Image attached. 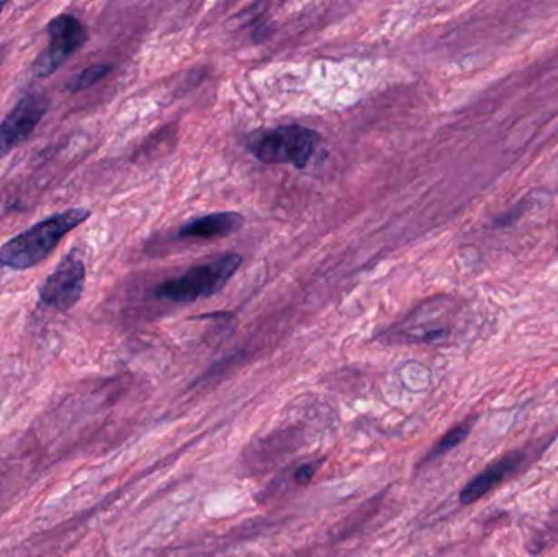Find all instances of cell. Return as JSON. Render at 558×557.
<instances>
[{"label": "cell", "mask_w": 558, "mask_h": 557, "mask_svg": "<svg viewBox=\"0 0 558 557\" xmlns=\"http://www.w3.org/2000/svg\"><path fill=\"white\" fill-rule=\"evenodd\" d=\"M87 208H71L63 213L51 214L30 230L20 232L0 247V267L10 270H28L48 259L57 244L82 222L90 218Z\"/></svg>", "instance_id": "1"}, {"label": "cell", "mask_w": 558, "mask_h": 557, "mask_svg": "<svg viewBox=\"0 0 558 557\" xmlns=\"http://www.w3.org/2000/svg\"><path fill=\"white\" fill-rule=\"evenodd\" d=\"M242 263V255L227 254L216 262L198 265L179 278L163 281L155 288L159 299L171 303H194L200 298H210L219 293Z\"/></svg>", "instance_id": "2"}, {"label": "cell", "mask_w": 558, "mask_h": 557, "mask_svg": "<svg viewBox=\"0 0 558 557\" xmlns=\"http://www.w3.org/2000/svg\"><path fill=\"white\" fill-rule=\"evenodd\" d=\"M318 136L312 130L288 124L261 134L251 142V152L263 164H292L306 167L316 151Z\"/></svg>", "instance_id": "3"}, {"label": "cell", "mask_w": 558, "mask_h": 557, "mask_svg": "<svg viewBox=\"0 0 558 557\" xmlns=\"http://www.w3.org/2000/svg\"><path fill=\"white\" fill-rule=\"evenodd\" d=\"M48 46L41 51L33 63L32 73L38 79H44L57 73L75 51L89 42V32L81 20L69 14L53 18L46 26Z\"/></svg>", "instance_id": "4"}, {"label": "cell", "mask_w": 558, "mask_h": 557, "mask_svg": "<svg viewBox=\"0 0 558 557\" xmlns=\"http://www.w3.org/2000/svg\"><path fill=\"white\" fill-rule=\"evenodd\" d=\"M83 287L85 265L75 252H69L40 288V303L57 312L71 311L81 301Z\"/></svg>", "instance_id": "5"}, {"label": "cell", "mask_w": 558, "mask_h": 557, "mask_svg": "<svg viewBox=\"0 0 558 557\" xmlns=\"http://www.w3.org/2000/svg\"><path fill=\"white\" fill-rule=\"evenodd\" d=\"M48 110V97L38 92L26 93L18 100L0 123V161L30 138Z\"/></svg>", "instance_id": "6"}, {"label": "cell", "mask_w": 558, "mask_h": 557, "mask_svg": "<svg viewBox=\"0 0 558 557\" xmlns=\"http://www.w3.org/2000/svg\"><path fill=\"white\" fill-rule=\"evenodd\" d=\"M523 463V453L514 451L508 453L500 459L494 461L492 464L475 475L461 492V502L464 505H469L477 502L478 499L485 497L488 492L494 491V487H498L503 481L508 479V475L513 474Z\"/></svg>", "instance_id": "7"}, {"label": "cell", "mask_w": 558, "mask_h": 557, "mask_svg": "<svg viewBox=\"0 0 558 557\" xmlns=\"http://www.w3.org/2000/svg\"><path fill=\"white\" fill-rule=\"evenodd\" d=\"M243 226V216L237 211H220L200 218L196 221L190 222L180 230L181 239H210L227 238L234 234Z\"/></svg>", "instance_id": "8"}, {"label": "cell", "mask_w": 558, "mask_h": 557, "mask_svg": "<svg viewBox=\"0 0 558 557\" xmlns=\"http://www.w3.org/2000/svg\"><path fill=\"white\" fill-rule=\"evenodd\" d=\"M112 71H113L112 64H95V66L87 67V69L82 71L81 74L75 75L73 81L67 83V89L73 93L87 91L90 87H93L95 83H100Z\"/></svg>", "instance_id": "9"}, {"label": "cell", "mask_w": 558, "mask_h": 557, "mask_svg": "<svg viewBox=\"0 0 558 557\" xmlns=\"http://www.w3.org/2000/svg\"><path fill=\"white\" fill-rule=\"evenodd\" d=\"M472 426L474 425H472L470 420L464 422L461 425L454 426L453 430H449V432L441 438V442L437 443L436 446L429 453L428 458L426 459L441 456V454H445L447 451L455 448L457 445H461V443L469 436L470 432H472Z\"/></svg>", "instance_id": "10"}, {"label": "cell", "mask_w": 558, "mask_h": 557, "mask_svg": "<svg viewBox=\"0 0 558 557\" xmlns=\"http://www.w3.org/2000/svg\"><path fill=\"white\" fill-rule=\"evenodd\" d=\"M317 471V463H308V464H302V466L298 467L296 469V473H294V483L298 484V485H308L310 481H312V477L316 474Z\"/></svg>", "instance_id": "11"}, {"label": "cell", "mask_w": 558, "mask_h": 557, "mask_svg": "<svg viewBox=\"0 0 558 557\" xmlns=\"http://www.w3.org/2000/svg\"><path fill=\"white\" fill-rule=\"evenodd\" d=\"M5 7V2H0V14H2V10Z\"/></svg>", "instance_id": "12"}]
</instances>
